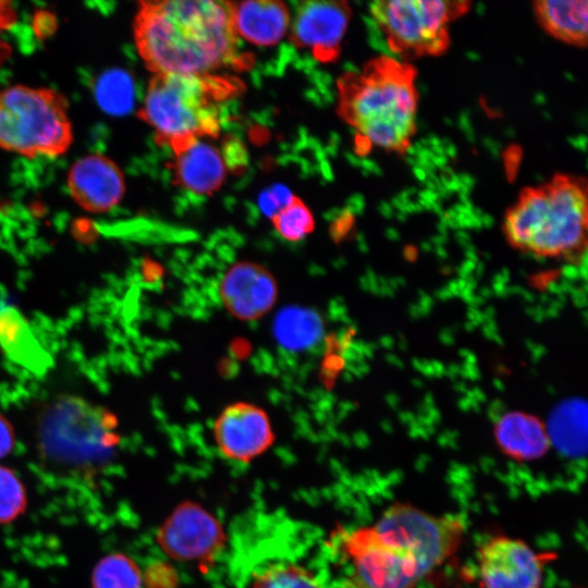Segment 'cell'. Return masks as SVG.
I'll use <instances>...</instances> for the list:
<instances>
[{"label": "cell", "mask_w": 588, "mask_h": 588, "mask_svg": "<svg viewBox=\"0 0 588 588\" xmlns=\"http://www.w3.org/2000/svg\"><path fill=\"white\" fill-rule=\"evenodd\" d=\"M248 588H326L320 576L292 562H278L257 573Z\"/></svg>", "instance_id": "44dd1931"}, {"label": "cell", "mask_w": 588, "mask_h": 588, "mask_svg": "<svg viewBox=\"0 0 588 588\" xmlns=\"http://www.w3.org/2000/svg\"><path fill=\"white\" fill-rule=\"evenodd\" d=\"M580 403L577 401H571L562 404L556 408L552 425L553 430L548 431L549 436L555 434L560 442H567L569 437H573L578 441V434L580 431L581 418Z\"/></svg>", "instance_id": "484cf974"}, {"label": "cell", "mask_w": 588, "mask_h": 588, "mask_svg": "<svg viewBox=\"0 0 588 588\" xmlns=\"http://www.w3.org/2000/svg\"><path fill=\"white\" fill-rule=\"evenodd\" d=\"M136 49L154 74H209L235 53L229 1H142L134 20Z\"/></svg>", "instance_id": "7a4b0ae2"}, {"label": "cell", "mask_w": 588, "mask_h": 588, "mask_svg": "<svg viewBox=\"0 0 588 588\" xmlns=\"http://www.w3.org/2000/svg\"><path fill=\"white\" fill-rule=\"evenodd\" d=\"M278 292L273 274L252 261L232 265L219 284L224 308L242 321H254L268 314L278 299Z\"/></svg>", "instance_id": "4fadbf2b"}, {"label": "cell", "mask_w": 588, "mask_h": 588, "mask_svg": "<svg viewBox=\"0 0 588 588\" xmlns=\"http://www.w3.org/2000/svg\"><path fill=\"white\" fill-rule=\"evenodd\" d=\"M352 15L345 1H306L291 26V40L321 62L335 61Z\"/></svg>", "instance_id": "7c38bea8"}, {"label": "cell", "mask_w": 588, "mask_h": 588, "mask_svg": "<svg viewBox=\"0 0 588 588\" xmlns=\"http://www.w3.org/2000/svg\"><path fill=\"white\" fill-rule=\"evenodd\" d=\"M587 181L555 174L520 191L507 209L502 230L514 248L546 258H573L587 243Z\"/></svg>", "instance_id": "277c9868"}, {"label": "cell", "mask_w": 588, "mask_h": 588, "mask_svg": "<svg viewBox=\"0 0 588 588\" xmlns=\"http://www.w3.org/2000/svg\"><path fill=\"white\" fill-rule=\"evenodd\" d=\"M72 142L63 94L25 85L0 91V148L27 158H53L63 155Z\"/></svg>", "instance_id": "52a82bcc"}, {"label": "cell", "mask_w": 588, "mask_h": 588, "mask_svg": "<svg viewBox=\"0 0 588 588\" xmlns=\"http://www.w3.org/2000/svg\"><path fill=\"white\" fill-rule=\"evenodd\" d=\"M235 33L250 44L272 46L281 40L290 25V12L281 1L230 2Z\"/></svg>", "instance_id": "2e32d148"}, {"label": "cell", "mask_w": 588, "mask_h": 588, "mask_svg": "<svg viewBox=\"0 0 588 588\" xmlns=\"http://www.w3.org/2000/svg\"><path fill=\"white\" fill-rule=\"evenodd\" d=\"M98 102L111 113L126 111L132 106L133 85L130 77L121 71L106 73L97 85Z\"/></svg>", "instance_id": "cb8c5ba5"}, {"label": "cell", "mask_w": 588, "mask_h": 588, "mask_svg": "<svg viewBox=\"0 0 588 588\" xmlns=\"http://www.w3.org/2000/svg\"><path fill=\"white\" fill-rule=\"evenodd\" d=\"M66 182L74 201L94 213L111 210L125 193V180L120 167L100 154L76 160L68 173Z\"/></svg>", "instance_id": "5bb4252c"}, {"label": "cell", "mask_w": 588, "mask_h": 588, "mask_svg": "<svg viewBox=\"0 0 588 588\" xmlns=\"http://www.w3.org/2000/svg\"><path fill=\"white\" fill-rule=\"evenodd\" d=\"M538 24L555 39L585 47L588 41V2L586 0H538L534 2Z\"/></svg>", "instance_id": "d6986e66"}, {"label": "cell", "mask_w": 588, "mask_h": 588, "mask_svg": "<svg viewBox=\"0 0 588 588\" xmlns=\"http://www.w3.org/2000/svg\"><path fill=\"white\" fill-rule=\"evenodd\" d=\"M463 519L407 503L389 505L371 525L335 530L327 542L326 588H417L460 549Z\"/></svg>", "instance_id": "6da1fadb"}, {"label": "cell", "mask_w": 588, "mask_h": 588, "mask_svg": "<svg viewBox=\"0 0 588 588\" xmlns=\"http://www.w3.org/2000/svg\"><path fill=\"white\" fill-rule=\"evenodd\" d=\"M238 89L231 79L209 74H154L138 117L156 140L170 146L188 137H217L220 105Z\"/></svg>", "instance_id": "5b68a950"}, {"label": "cell", "mask_w": 588, "mask_h": 588, "mask_svg": "<svg viewBox=\"0 0 588 588\" xmlns=\"http://www.w3.org/2000/svg\"><path fill=\"white\" fill-rule=\"evenodd\" d=\"M493 434L502 453L518 462L540 458L552 443L543 421L518 411L500 417L494 425Z\"/></svg>", "instance_id": "e0dca14e"}, {"label": "cell", "mask_w": 588, "mask_h": 588, "mask_svg": "<svg viewBox=\"0 0 588 588\" xmlns=\"http://www.w3.org/2000/svg\"><path fill=\"white\" fill-rule=\"evenodd\" d=\"M117 419L82 397L64 395L41 414L37 444L48 465L70 474L93 476L113 457L120 438Z\"/></svg>", "instance_id": "8992f818"}, {"label": "cell", "mask_w": 588, "mask_h": 588, "mask_svg": "<svg viewBox=\"0 0 588 588\" xmlns=\"http://www.w3.org/2000/svg\"><path fill=\"white\" fill-rule=\"evenodd\" d=\"M142 583L137 564L122 553L102 558L91 574V588H140Z\"/></svg>", "instance_id": "7402d4cb"}, {"label": "cell", "mask_w": 588, "mask_h": 588, "mask_svg": "<svg viewBox=\"0 0 588 588\" xmlns=\"http://www.w3.org/2000/svg\"><path fill=\"white\" fill-rule=\"evenodd\" d=\"M470 4L457 0H379L369 10L393 53L418 58L448 50L450 25Z\"/></svg>", "instance_id": "ba28073f"}, {"label": "cell", "mask_w": 588, "mask_h": 588, "mask_svg": "<svg viewBox=\"0 0 588 588\" xmlns=\"http://www.w3.org/2000/svg\"><path fill=\"white\" fill-rule=\"evenodd\" d=\"M416 69L380 56L338 79V113L355 131L358 148L404 154L416 133Z\"/></svg>", "instance_id": "3957f363"}, {"label": "cell", "mask_w": 588, "mask_h": 588, "mask_svg": "<svg viewBox=\"0 0 588 588\" xmlns=\"http://www.w3.org/2000/svg\"><path fill=\"white\" fill-rule=\"evenodd\" d=\"M291 192L283 185L275 184L267 188L259 196V208L269 218H273L283 207L293 199Z\"/></svg>", "instance_id": "4316f807"}, {"label": "cell", "mask_w": 588, "mask_h": 588, "mask_svg": "<svg viewBox=\"0 0 588 588\" xmlns=\"http://www.w3.org/2000/svg\"><path fill=\"white\" fill-rule=\"evenodd\" d=\"M0 347L10 360L34 375H45L52 366L26 318L12 306L0 308Z\"/></svg>", "instance_id": "ac0fdd59"}, {"label": "cell", "mask_w": 588, "mask_h": 588, "mask_svg": "<svg viewBox=\"0 0 588 588\" xmlns=\"http://www.w3.org/2000/svg\"><path fill=\"white\" fill-rule=\"evenodd\" d=\"M161 549L180 561H205L222 547L223 534L219 522L200 505L177 506L158 532Z\"/></svg>", "instance_id": "30bf717a"}, {"label": "cell", "mask_w": 588, "mask_h": 588, "mask_svg": "<svg viewBox=\"0 0 588 588\" xmlns=\"http://www.w3.org/2000/svg\"><path fill=\"white\" fill-rule=\"evenodd\" d=\"M213 438L223 456L248 463L273 443L274 433L268 414L248 402L228 405L213 424Z\"/></svg>", "instance_id": "8fae6325"}, {"label": "cell", "mask_w": 588, "mask_h": 588, "mask_svg": "<svg viewBox=\"0 0 588 588\" xmlns=\"http://www.w3.org/2000/svg\"><path fill=\"white\" fill-rule=\"evenodd\" d=\"M322 332L319 315L304 307H285L278 313L273 321L277 342L289 351L310 348L320 340Z\"/></svg>", "instance_id": "ffe728a7"}, {"label": "cell", "mask_w": 588, "mask_h": 588, "mask_svg": "<svg viewBox=\"0 0 588 588\" xmlns=\"http://www.w3.org/2000/svg\"><path fill=\"white\" fill-rule=\"evenodd\" d=\"M14 431L7 418L0 415V458L11 453L14 446Z\"/></svg>", "instance_id": "f1b7e54d"}, {"label": "cell", "mask_w": 588, "mask_h": 588, "mask_svg": "<svg viewBox=\"0 0 588 588\" xmlns=\"http://www.w3.org/2000/svg\"><path fill=\"white\" fill-rule=\"evenodd\" d=\"M169 147L174 156V176L181 186L199 195H210L221 187L226 164L217 147L198 137L180 139Z\"/></svg>", "instance_id": "9a60e30c"}, {"label": "cell", "mask_w": 588, "mask_h": 588, "mask_svg": "<svg viewBox=\"0 0 588 588\" xmlns=\"http://www.w3.org/2000/svg\"><path fill=\"white\" fill-rule=\"evenodd\" d=\"M553 559V553L537 552L522 539L493 536L477 552L480 587L542 588L544 566Z\"/></svg>", "instance_id": "9c48e42d"}, {"label": "cell", "mask_w": 588, "mask_h": 588, "mask_svg": "<svg viewBox=\"0 0 588 588\" xmlns=\"http://www.w3.org/2000/svg\"><path fill=\"white\" fill-rule=\"evenodd\" d=\"M27 505L26 492L19 477L0 465V524L19 517Z\"/></svg>", "instance_id": "d4e9b609"}, {"label": "cell", "mask_w": 588, "mask_h": 588, "mask_svg": "<svg viewBox=\"0 0 588 588\" xmlns=\"http://www.w3.org/2000/svg\"><path fill=\"white\" fill-rule=\"evenodd\" d=\"M16 11L10 1L0 0V64L10 54V47L2 40V34L16 21Z\"/></svg>", "instance_id": "83f0119b"}, {"label": "cell", "mask_w": 588, "mask_h": 588, "mask_svg": "<svg viewBox=\"0 0 588 588\" xmlns=\"http://www.w3.org/2000/svg\"><path fill=\"white\" fill-rule=\"evenodd\" d=\"M272 222L277 233L287 242L304 240L315 228L310 209L295 196L272 218Z\"/></svg>", "instance_id": "603a6c76"}]
</instances>
